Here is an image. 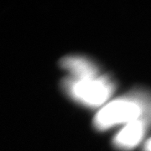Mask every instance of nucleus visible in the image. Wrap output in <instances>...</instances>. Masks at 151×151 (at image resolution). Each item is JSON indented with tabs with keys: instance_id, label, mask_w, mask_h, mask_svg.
<instances>
[{
	"instance_id": "nucleus-1",
	"label": "nucleus",
	"mask_w": 151,
	"mask_h": 151,
	"mask_svg": "<svg viewBox=\"0 0 151 151\" xmlns=\"http://www.w3.org/2000/svg\"><path fill=\"white\" fill-rule=\"evenodd\" d=\"M150 100L142 93L116 98L105 104L93 119V124L100 131L109 129L119 124H127L142 118L150 107Z\"/></svg>"
},
{
	"instance_id": "nucleus-2",
	"label": "nucleus",
	"mask_w": 151,
	"mask_h": 151,
	"mask_svg": "<svg viewBox=\"0 0 151 151\" xmlns=\"http://www.w3.org/2000/svg\"><path fill=\"white\" fill-rule=\"evenodd\" d=\"M61 86L71 99L88 108L104 106L115 90L114 81L109 76L101 75L87 79L66 77Z\"/></svg>"
},
{
	"instance_id": "nucleus-3",
	"label": "nucleus",
	"mask_w": 151,
	"mask_h": 151,
	"mask_svg": "<svg viewBox=\"0 0 151 151\" xmlns=\"http://www.w3.org/2000/svg\"><path fill=\"white\" fill-rule=\"evenodd\" d=\"M147 130V120L140 118L125 124L114 136L113 145L120 150L128 151L139 145Z\"/></svg>"
},
{
	"instance_id": "nucleus-4",
	"label": "nucleus",
	"mask_w": 151,
	"mask_h": 151,
	"mask_svg": "<svg viewBox=\"0 0 151 151\" xmlns=\"http://www.w3.org/2000/svg\"><path fill=\"white\" fill-rule=\"evenodd\" d=\"M60 65L64 70L71 74L76 79H87L99 76L96 64L86 57L81 55H69L60 60Z\"/></svg>"
},
{
	"instance_id": "nucleus-5",
	"label": "nucleus",
	"mask_w": 151,
	"mask_h": 151,
	"mask_svg": "<svg viewBox=\"0 0 151 151\" xmlns=\"http://www.w3.org/2000/svg\"><path fill=\"white\" fill-rule=\"evenodd\" d=\"M144 151H151V138L149 139L145 143L144 147Z\"/></svg>"
}]
</instances>
